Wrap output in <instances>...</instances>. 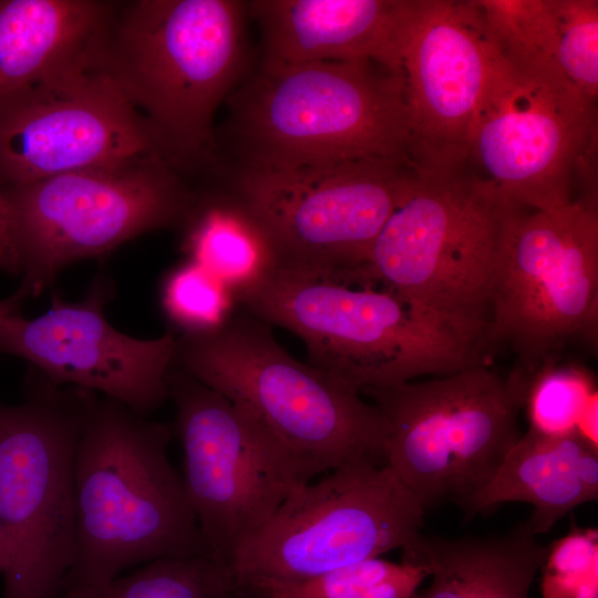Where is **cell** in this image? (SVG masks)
Returning a JSON list of instances; mask_svg holds the SVG:
<instances>
[{
    "instance_id": "1",
    "label": "cell",
    "mask_w": 598,
    "mask_h": 598,
    "mask_svg": "<svg viewBox=\"0 0 598 598\" xmlns=\"http://www.w3.org/2000/svg\"><path fill=\"white\" fill-rule=\"evenodd\" d=\"M225 103L216 144L231 168L369 159L412 166L400 68L377 61L259 64Z\"/></svg>"
},
{
    "instance_id": "2",
    "label": "cell",
    "mask_w": 598,
    "mask_h": 598,
    "mask_svg": "<svg viewBox=\"0 0 598 598\" xmlns=\"http://www.w3.org/2000/svg\"><path fill=\"white\" fill-rule=\"evenodd\" d=\"M247 18L239 0H140L103 32L102 61L181 173L219 162L214 117L249 74Z\"/></svg>"
},
{
    "instance_id": "3",
    "label": "cell",
    "mask_w": 598,
    "mask_h": 598,
    "mask_svg": "<svg viewBox=\"0 0 598 598\" xmlns=\"http://www.w3.org/2000/svg\"><path fill=\"white\" fill-rule=\"evenodd\" d=\"M167 425L95 395L74 461L75 558L61 591L157 559L207 556Z\"/></svg>"
},
{
    "instance_id": "4",
    "label": "cell",
    "mask_w": 598,
    "mask_h": 598,
    "mask_svg": "<svg viewBox=\"0 0 598 598\" xmlns=\"http://www.w3.org/2000/svg\"><path fill=\"white\" fill-rule=\"evenodd\" d=\"M375 287L277 267L237 305L298 336L307 363L360 392L486 363L484 334Z\"/></svg>"
},
{
    "instance_id": "5",
    "label": "cell",
    "mask_w": 598,
    "mask_h": 598,
    "mask_svg": "<svg viewBox=\"0 0 598 598\" xmlns=\"http://www.w3.org/2000/svg\"><path fill=\"white\" fill-rule=\"evenodd\" d=\"M173 365L266 429L313 477L346 463L386 465L385 423L360 391L289 354L239 307L218 329L179 333Z\"/></svg>"
},
{
    "instance_id": "6",
    "label": "cell",
    "mask_w": 598,
    "mask_h": 598,
    "mask_svg": "<svg viewBox=\"0 0 598 598\" xmlns=\"http://www.w3.org/2000/svg\"><path fill=\"white\" fill-rule=\"evenodd\" d=\"M527 209L468 163L419 173L378 235L362 278L486 338L502 261Z\"/></svg>"
},
{
    "instance_id": "7",
    "label": "cell",
    "mask_w": 598,
    "mask_h": 598,
    "mask_svg": "<svg viewBox=\"0 0 598 598\" xmlns=\"http://www.w3.org/2000/svg\"><path fill=\"white\" fill-rule=\"evenodd\" d=\"M23 402L0 403L2 598H56L75 558L74 461L97 393L29 371Z\"/></svg>"
},
{
    "instance_id": "8",
    "label": "cell",
    "mask_w": 598,
    "mask_h": 598,
    "mask_svg": "<svg viewBox=\"0 0 598 598\" xmlns=\"http://www.w3.org/2000/svg\"><path fill=\"white\" fill-rule=\"evenodd\" d=\"M532 375L487 363L424 381L364 389L385 423L389 465L424 509L463 508L495 476L522 434Z\"/></svg>"
},
{
    "instance_id": "9",
    "label": "cell",
    "mask_w": 598,
    "mask_h": 598,
    "mask_svg": "<svg viewBox=\"0 0 598 598\" xmlns=\"http://www.w3.org/2000/svg\"><path fill=\"white\" fill-rule=\"evenodd\" d=\"M1 189L11 209L21 287L30 297L73 262L151 230L185 226L199 202L182 173L159 155Z\"/></svg>"
},
{
    "instance_id": "10",
    "label": "cell",
    "mask_w": 598,
    "mask_h": 598,
    "mask_svg": "<svg viewBox=\"0 0 598 598\" xmlns=\"http://www.w3.org/2000/svg\"><path fill=\"white\" fill-rule=\"evenodd\" d=\"M425 509L389 465L346 463L297 487L237 550L230 589L298 581L419 542Z\"/></svg>"
},
{
    "instance_id": "11",
    "label": "cell",
    "mask_w": 598,
    "mask_h": 598,
    "mask_svg": "<svg viewBox=\"0 0 598 598\" xmlns=\"http://www.w3.org/2000/svg\"><path fill=\"white\" fill-rule=\"evenodd\" d=\"M231 173L221 192L258 221L278 267L352 280L419 176L411 165L374 159Z\"/></svg>"
},
{
    "instance_id": "12",
    "label": "cell",
    "mask_w": 598,
    "mask_h": 598,
    "mask_svg": "<svg viewBox=\"0 0 598 598\" xmlns=\"http://www.w3.org/2000/svg\"><path fill=\"white\" fill-rule=\"evenodd\" d=\"M167 389L185 494L208 557L226 569L240 546L312 476L244 410L173 364Z\"/></svg>"
},
{
    "instance_id": "13",
    "label": "cell",
    "mask_w": 598,
    "mask_h": 598,
    "mask_svg": "<svg viewBox=\"0 0 598 598\" xmlns=\"http://www.w3.org/2000/svg\"><path fill=\"white\" fill-rule=\"evenodd\" d=\"M597 143L596 101L555 63H516L498 52L470 140L467 163L480 176L525 208L558 209L574 200Z\"/></svg>"
},
{
    "instance_id": "14",
    "label": "cell",
    "mask_w": 598,
    "mask_h": 598,
    "mask_svg": "<svg viewBox=\"0 0 598 598\" xmlns=\"http://www.w3.org/2000/svg\"><path fill=\"white\" fill-rule=\"evenodd\" d=\"M100 40L44 78L0 97V188L140 156L166 158L102 61Z\"/></svg>"
},
{
    "instance_id": "15",
    "label": "cell",
    "mask_w": 598,
    "mask_h": 598,
    "mask_svg": "<svg viewBox=\"0 0 598 598\" xmlns=\"http://www.w3.org/2000/svg\"><path fill=\"white\" fill-rule=\"evenodd\" d=\"M597 301V202L527 209L502 261L487 342H508L532 375L568 337L594 331Z\"/></svg>"
},
{
    "instance_id": "16",
    "label": "cell",
    "mask_w": 598,
    "mask_h": 598,
    "mask_svg": "<svg viewBox=\"0 0 598 598\" xmlns=\"http://www.w3.org/2000/svg\"><path fill=\"white\" fill-rule=\"evenodd\" d=\"M497 55L477 0H404L399 63L409 155L420 174L467 163L472 127Z\"/></svg>"
},
{
    "instance_id": "17",
    "label": "cell",
    "mask_w": 598,
    "mask_h": 598,
    "mask_svg": "<svg viewBox=\"0 0 598 598\" xmlns=\"http://www.w3.org/2000/svg\"><path fill=\"white\" fill-rule=\"evenodd\" d=\"M112 292L111 280L100 275L79 302L53 293L38 318L10 315L0 330V352L27 360L54 385L102 393L146 416L168 399L177 334L143 340L117 331L103 312Z\"/></svg>"
},
{
    "instance_id": "18",
    "label": "cell",
    "mask_w": 598,
    "mask_h": 598,
    "mask_svg": "<svg viewBox=\"0 0 598 598\" xmlns=\"http://www.w3.org/2000/svg\"><path fill=\"white\" fill-rule=\"evenodd\" d=\"M260 64L377 61L400 68L404 0H250Z\"/></svg>"
},
{
    "instance_id": "19",
    "label": "cell",
    "mask_w": 598,
    "mask_h": 598,
    "mask_svg": "<svg viewBox=\"0 0 598 598\" xmlns=\"http://www.w3.org/2000/svg\"><path fill=\"white\" fill-rule=\"evenodd\" d=\"M597 495V445L579 433L547 435L529 427L464 512L468 519L502 503H528L534 506L528 520L539 535Z\"/></svg>"
},
{
    "instance_id": "20",
    "label": "cell",
    "mask_w": 598,
    "mask_h": 598,
    "mask_svg": "<svg viewBox=\"0 0 598 598\" xmlns=\"http://www.w3.org/2000/svg\"><path fill=\"white\" fill-rule=\"evenodd\" d=\"M536 536L528 519L491 537L422 534L402 561L424 566L432 581L410 598H528L549 550Z\"/></svg>"
},
{
    "instance_id": "21",
    "label": "cell",
    "mask_w": 598,
    "mask_h": 598,
    "mask_svg": "<svg viewBox=\"0 0 598 598\" xmlns=\"http://www.w3.org/2000/svg\"><path fill=\"white\" fill-rule=\"evenodd\" d=\"M116 6L93 0H0V97L90 50Z\"/></svg>"
},
{
    "instance_id": "22",
    "label": "cell",
    "mask_w": 598,
    "mask_h": 598,
    "mask_svg": "<svg viewBox=\"0 0 598 598\" xmlns=\"http://www.w3.org/2000/svg\"><path fill=\"white\" fill-rule=\"evenodd\" d=\"M183 243L200 265L237 297L265 281L278 267L276 251L258 221L227 194L199 195Z\"/></svg>"
},
{
    "instance_id": "23",
    "label": "cell",
    "mask_w": 598,
    "mask_h": 598,
    "mask_svg": "<svg viewBox=\"0 0 598 598\" xmlns=\"http://www.w3.org/2000/svg\"><path fill=\"white\" fill-rule=\"evenodd\" d=\"M229 589L220 565L195 556L150 561L104 584L64 589L56 598H217Z\"/></svg>"
},
{
    "instance_id": "24",
    "label": "cell",
    "mask_w": 598,
    "mask_h": 598,
    "mask_svg": "<svg viewBox=\"0 0 598 598\" xmlns=\"http://www.w3.org/2000/svg\"><path fill=\"white\" fill-rule=\"evenodd\" d=\"M426 577L422 565L374 557L303 580H265L238 589L270 598H410Z\"/></svg>"
},
{
    "instance_id": "25",
    "label": "cell",
    "mask_w": 598,
    "mask_h": 598,
    "mask_svg": "<svg viewBox=\"0 0 598 598\" xmlns=\"http://www.w3.org/2000/svg\"><path fill=\"white\" fill-rule=\"evenodd\" d=\"M489 37L512 62L555 63L557 19L554 0H477Z\"/></svg>"
},
{
    "instance_id": "26",
    "label": "cell",
    "mask_w": 598,
    "mask_h": 598,
    "mask_svg": "<svg viewBox=\"0 0 598 598\" xmlns=\"http://www.w3.org/2000/svg\"><path fill=\"white\" fill-rule=\"evenodd\" d=\"M162 305L179 332L189 334L218 329L238 308L235 293L190 259L166 276Z\"/></svg>"
},
{
    "instance_id": "27",
    "label": "cell",
    "mask_w": 598,
    "mask_h": 598,
    "mask_svg": "<svg viewBox=\"0 0 598 598\" xmlns=\"http://www.w3.org/2000/svg\"><path fill=\"white\" fill-rule=\"evenodd\" d=\"M596 402L597 392L585 371L546 362L532 374L525 403L529 427L547 435L579 433Z\"/></svg>"
},
{
    "instance_id": "28",
    "label": "cell",
    "mask_w": 598,
    "mask_h": 598,
    "mask_svg": "<svg viewBox=\"0 0 598 598\" xmlns=\"http://www.w3.org/2000/svg\"><path fill=\"white\" fill-rule=\"evenodd\" d=\"M557 32L554 61L585 96H598V1L554 0Z\"/></svg>"
},
{
    "instance_id": "29",
    "label": "cell",
    "mask_w": 598,
    "mask_h": 598,
    "mask_svg": "<svg viewBox=\"0 0 598 598\" xmlns=\"http://www.w3.org/2000/svg\"><path fill=\"white\" fill-rule=\"evenodd\" d=\"M544 598H598V532L575 527L549 546L542 566Z\"/></svg>"
},
{
    "instance_id": "30",
    "label": "cell",
    "mask_w": 598,
    "mask_h": 598,
    "mask_svg": "<svg viewBox=\"0 0 598 598\" xmlns=\"http://www.w3.org/2000/svg\"><path fill=\"white\" fill-rule=\"evenodd\" d=\"M0 270L20 274V262L14 245L12 216L9 202L0 188Z\"/></svg>"
},
{
    "instance_id": "31",
    "label": "cell",
    "mask_w": 598,
    "mask_h": 598,
    "mask_svg": "<svg viewBox=\"0 0 598 598\" xmlns=\"http://www.w3.org/2000/svg\"><path fill=\"white\" fill-rule=\"evenodd\" d=\"M29 297V293L20 286L13 295L0 299V330L6 319L10 315L19 311L22 302Z\"/></svg>"
},
{
    "instance_id": "32",
    "label": "cell",
    "mask_w": 598,
    "mask_h": 598,
    "mask_svg": "<svg viewBox=\"0 0 598 598\" xmlns=\"http://www.w3.org/2000/svg\"><path fill=\"white\" fill-rule=\"evenodd\" d=\"M237 598H270V597H267L262 594H259L257 591H254V590H249V589H231Z\"/></svg>"
},
{
    "instance_id": "33",
    "label": "cell",
    "mask_w": 598,
    "mask_h": 598,
    "mask_svg": "<svg viewBox=\"0 0 598 598\" xmlns=\"http://www.w3.org/2000/svg\"><path fill=\"white\" fill-rule=\"evenodd\" d=\"M6 564V539L3 528L0 520V574L2 573Z\"/></svg>"
},
{
    "instance_id": "34",
    "label": "cell",
    "mask_w": 598,
    "mask_h": 598,
    "mask_svg": "<svg viewBox=\"0 0 598 598\" xmlns=\"http://www.w3.org/2000/svg\"><path fill=\"white\" fill-rule=\"evenodd\" d=\"M217 598H237V596L231 589H229L223 592L221 595H219Z\"/></svg>"
}]
</instances>
